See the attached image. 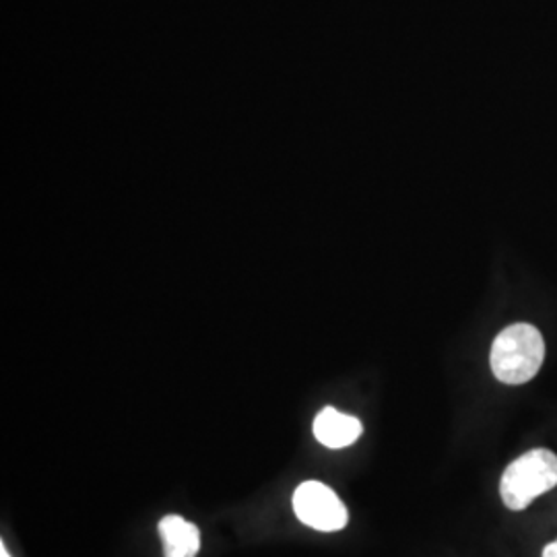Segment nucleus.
<instances>
[{
    "label": "nucleus",
    "mask_w": 557,
    "mask_h": 557,
    "mask_svg": "<svg viewBox=\"0 0 557 557\" xmlns=\"http://www.w3.org/2000/svg\"><path fill=\"white\" fill-rule=\"evenodd\" d=\"M545 359V341L533 324L506 326L492 347V370L504 384L518 386L537 376Z\"/></svg>",
    "instance_id": "obj_1"
},
{
    "label": "nucleus",
    "mask_w": 557,
    "mask_h": 557,
    "mask_svg": "<svg viewBox=\"0 0 557 557\" xmlns=\"http://www.w3.org/2000/svg\"><path fill=\"white\" fill-rule=\"evenodd\" d=\"M557 485V457L535 448L510 462L499 481V496L510 510H524L533 499Z\"/></svg>",
    "instance_id": "obj_2"
},
{
    "label": "nucleus",
    "mask_w": 557,
    "mask_h": 557,
    "mask_svg": "<svg viewBox=\"0 0 557 557\" xmlns=\"http://www.w3.org/2000/svg\"><path fill=\"white\" fill-rule=\"evenodd\" d=\"M294 512L304 524L322 533L341 531L349 520L345 504L320 481H306L294 492Z\"/></svg>",
    "instance_id": "obj_3"
},
{
    "label": "nucleus",
    "mask_w": 557,
    "mask_h": 557,
    "mask_svg": "<svg viewBox=\"0 0 557 557\" xmlns=\"http://www.w3.org/2000/svg\"><path fill=\"white\" fill-rule=\"evenodd\" d=\"M363 425L358 418L341 413L335 407L322 409L314 419V436L326 448L351 446L361 436Z\"/></svg>",
    "instance_id": "obj_4"
},
{
    "label": "nucleus",
    "mask_w": 557,
    "mask_h": 557,
    "mask_svg": "<svg viewBox=\"0 0 557 557\" xmlns=\"http://www.w3.org/2000/svg\"><path fill=\"white\" fill-rule=\"evenodd\" d=\"M160 537L165 557H197L199 554V529L178 515L161 518Z\"/></svg>",
    "instance_id": "obj_5"
},
{
    "label": "nucleus",
    "mask_w": 557,
    "mask_h": 557,
    "mask_svg": "<svg viewBox=\"0 0 557 557\" xmlns=\"http://www.w3.org/2000/svg\"><path fill=\"white\" fill-rule=\"evenodd\" d=\"M543 557H557V539L543 549Z\"/></svg>",
    "instance_id": "obj_6"
},
{
    "label": "nucleus",
    "mask_w": 557,
    "mask_h": 557,
    "mask_svg": "<svg viewBox=\"0 0 557 557\" xmlns=\"http://www.w3.org/2000/svg\"><path fill=\"white\" fill-rule=\"evenodd\" d=\"M0 557H11L9 556V552H7V547H4V543L0 545Z\"/></svg>",
    "instance_id": "obj_7"
}]
</instances>
